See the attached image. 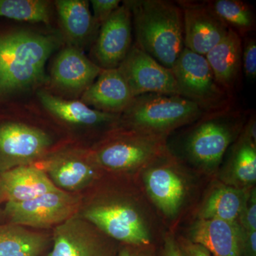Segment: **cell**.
I'll use <instances>...</instances> for the list:
<instances>
[{
  "label": "cell",
  "mask_w": 256,
  "mask_h": 256,
  "mask_svg": "<svg viewBox=\"0 0 256 256\" xmlns=\"http://www.w3.org/2000/svg\"><path fill=\"white\" fill-rule=\"evenodd\" d=\"M42 108L56 122L74 129L108 132L120 127V114H106L89 107L82 100L64 98L46 89H38Z\"/></svg>",
  "instance_id": "cell-14"
},
{
  "label": "cell",
  "mask_w": 256,
  "mask_h": 256,
  "mask_svg": "<svg viewBox=\"0 0 256 256\" xmlns=\"http://www.w3.org/2000/svg\"><path fill=\"white\" fill-rule=\"evenodd\" d=\"M46 232L16 224L0 225V256H41L50 246Z\"/></svg>",
  "instance_id": "cell-23"
},
{
  "label": "cell",
  "mask_w": 256,
  "mask_h": 256,
  "mask_svg": "<svg viewBox=\"0 0 256 256\" xmlns=\"http://www.w3.org/2000/svg\"><path fill=\"white\" fill-rule=\"evenodd\" d=\"M37 111L24 106L22 117L0 122V172L34 164L62 149L56 146L54 136L38 124L40 114L33 118Z\"/></svg>",
  "instance_id": "cell-6"
},
{
  "label": "cell",
  "mask_w": 256,
  "mask_h": 256,
  "mask_svg": "<svg viewBox=\"0 0 256 256\" xmlns=\"http://www.w3.org/2000/svg\"><path fill=\"white\" fill-rule=\"evenodd\" d=\"M50 9L46 0H0V18L18 22L50 24Z\"/></svg>",
  "instance_id": "cell-27"
},
{
  "label": "cell",
  "mask_w": 256,
  "mask_h": 256,
  "mask_svg": "<svg viewBox=\"0 0 256 256\" xmlns=\"http://www.w3.org/2000/svg\"><path fill=\"white\" fill-rule=\"evenodd\" d=\"M62 44L54 34L14 30L0 34V104L48 84L46 64Z\"/></svg>",
  "instance_id": "cell-1"
},
{
  "label": "cell",
  "mask_w": 256,
  "mask_h": 256,
  "mask_svg": "<svg viewBox=\"0 0 256 256\" xmlns=\"http://www.w3.org/2000/svg\"><path fill=\"white\" fill-rule=\"evenodd\" d=\"M2 202H4V200H3L1 192H0V204H1Z\"/></svg>",
  "instance_id": "cell-35"
},
{
  "label": "cell",
  "mask_w": 256,
  "mask_h": 256,
  "mask_svg": "<svg viewBox=\"0 0 256 256\" xmlns=\"http://www.w3.org/2000/svg\"><path fill=\"white\" fill-rule=\"evenodd\" d=\"M120 0H92V18L98 28H100L106 20L119 8Z\"/></svg>",
  "instance_id": "cell-29"
},
{
  "label": "cell",
  "mask_w": 256,
  "mask_h": 256,
  "mask_svg": "<svg viewBox=\"0 0 256 256\" xmlns=\"http://www.w3.org/2000/svg\"><path fill=\"white\" fill-rule=\"evenodd\" d=\"M62 191L79 193L98 180L101 170L88 148L64 146L36 162Z\"/></svg>",
  "instance_id": "cell-10"
},
{
  "label": "cell",
  "mask_w": 256,
  "mask_h": 256,
  "mask_svg": "<svg viewBox=\"0 0 256 256\" xmlns=\"http://www.w3.org/2000/svg\"><path fill=\"white\" fill-rule=\"evenodd\" d=\"M208 112L182 96L142 94L134 97L120 114V127L168 136L176 128L197 121Z\"/></svg>",
  "instance_id": "cell-5"
},
{
  "label": "cell",
  "mask_w": 256,
  "mask_h": 256,
  "mask_svg": "<svg viewBox=\"0 0 256 256\" xmlns=\"http://www.w3.org/2000/svg\"><path fill=\"white\" fill-rule=\"evenodd\" d=\"M136 44L158 63L171 69L184 45L182 10L166 0H128Z\"/></svg>",
  "instance_id": "cell-2"
},
{
  "label": "cell",
  "mask_w": 256,
  "mask_h": 256,
  "mask_svg": "<svg viewBox=\"0 0 256 256\" xmlns=\"http://www.w3.org/2000/svg\"><path fill=\"white\" fill-rule=\"evenodd\" d=\"M238 223L242 228L249 232L256 230V192L252 188L249 193L245 208L239 218Z\"/></svg>",
  "instance_id": "cell-30"
},
{
  "label": "cell",
  "mask_w": 256,
  "mask_h": 256,
  "mask_svg": "<svg viewBox=\"0 0 256 256\" xmlns=\"http://www.w3.org/2000/svg\"><path fill=\"white\" fill-rule=\"evenodd\" d=\"M242 37L229 28L226 36L205 55L217 84L228 94L242 70Z\"/></svg>",
  "instance_id": "cell-22"
},
{
  "label": "cell",
  "mask_w": 256,
  "mask_h": 256,
  "mask_svg": "<svg viewBox=\"0 0 256 256\" xmlns=\"http://www.w3.org/2000/svg\"><path fill=\"white\" fill-rule=\"evenodd\" d=\"M249 193L247 188L220 186L216 188L206 198L200 212V220H220L238 222Z\"/></svg>",
  "instance_id": "cell-24"
},
{
  "label": "cell",
  "mask_w": 256,
  "mask_h": 256,
  "mask_svg": "<svg viewBox=\"0 0 256 256\" xmlns=\"http://www.w3.org/2000/svg\"><path fill=\"white\" fill-rule=\"evenodd\" d=\"M166 137L119 127L88 149L101 171L126 174L144 169L164 154Z\"/></svg>",
  "instance_id": "cell-4"
},
{
  "label": "cell",
  "mask_w": 256,
  "mask_h": 256,
  "mask_svg": "<svg viewBox=\"0 0 256 256\" xmlns=\"http://www.w3.org/2000/svg\"><path fill=\"white\" fill-rule=\"evenodd\" d=\"M79 214L122 244L151 245L152 234L146 212L130 195L102 190L82 197Z\"/></svg>",
  "instance_id": "cell-3"
},
{
  "label": "cell",
  "mask_w": 256,
  "mask_h": 256,
  "mask_svg": "<svg viewBox=\"0 0 256 256\" xmlns=\"http://www.w3.org/2000/svg\"><path fill=\"white\" fill-rule=\"evenodd\" d=\"M102 70L82 50L66 45L55 57L48 84L64 98H80Z\"/></svg>",
  "instance_id": "cell-16"
},
{
  "label": "cell",
  "mask_w": 256,
  "mask_h": 256,
  "mask_svg": "<svg viewBox=\"0 0 256 256\" xmlns=\"http://www.w3.org/2000/svg\"><path fill=\"white\" fill-rule=\"evenodd\" d=\"M188 134L184 152L201 169H216L234 140L242 132L244 118L240 111L228 108L208 112Z\"/></svg>",
  "instance_id": "cell-7"
},
{
  "label": "cell",
  "mask_w": 256,
  "mask_h": 256,
  "mask_svg": "<svg viewBox=\"0 0 256 256\" xmlns=\"http://www.w3.org/2000/svg\"><path fill=\"white\" fill-rule=\"evenodd\" d=\"M118 69L134 97L146 94L180 96L171 70L158 63L136 43Z\"/></svg>",
  "instance_id": "cell-13"
},
{
  "label": "cell",
  "mask_w": 256,
  "mask_h": 256,
  "mask_svg": "<svg viewBox=\"0 0 256 256\" xmlns=\"http://www.w3.org/2000/svg\"><path fill=\"white\" fill-rule=\"evenodd\" d=\"M242 68L250 80L256 78V41L255 38H245L242 45Z\"/></svg>",
  "instance_id": "cell-28"
},
{
  "label": "cell",
  "mask_w": 256,
  "mask_h": 256,
  "mask_svg": "<svg viewBox=\"0 0 256 256\" xmlns=\"http://www.w3.org/2000/svg\"><path fill=\"white\" fill-rule=\"evenodd\" d=\"M132 23L126 2L101 25L90 53V60L102 70L118 68L132 47Z\"/></svg>",
  "instance_id": "cell-15"
},
{
  "label": "cell",
  "mask_w": 256,
  "mask_h": 256,
  "mask_svg": "<svg viewBox=\"0 0 256 256\" xmlns=\"http://www.w3.org/2000/svg\"><path fill=\"white\" fill-rule=\"evenodd\" d=\"M62 37L68 46L82 50L92 40L99 28L96 24L89 2L86 0H56L54 2Z\"/></svg>",
  "instance_id": "cell-21"
},
{
  "label": "cell",
  "mask_w": 256,
  "mask_h": 256,
  "mask_svg": "<svg viewBox=\"0 0 256 256\" xmlns=\"http://www.w3.org/2000/svg\"><path fill=\"white\" fill-rule=\"evenodd\" d=\"M82 200L80 194L57 188L28 201L6 202L3 213L8 223L36 230L54 228L78 213Z\"/></svg>",
  "instance_id": "cell-8"
},
{
  "label": "cell",
  "mask_w": 256,
  "mask_h": 256,
  "mask_svg": "<svg viewBox=\"0 0 256 256\" xmlns=\"http://www.w3.org/2000/svg\"><path fill=\"white\" fill-rule=\"evenodd\" d=\"M48 256H118V242L77 214L54 228Z\"/></svg>",
  "instance_id": "cell-11"
},
{
  "label": "cell",
  "mask_w": 256,
  "mask_h": 256,
  "mask_svg": "<svg viewBox=\"0 0 256 256\" xmlns=\"http://www.w3.org/2000/svg\"><path fill=\"white\" fill-rule=\"evenodd\" d=\"M57 188L37 163L0 172V192L5 203L28 201Z\"/></svg>",
  "instance_id": "cell-20"
},
{
  "label": "cell",
  "mask_w": 256,
  "mask_h": 256,
  "mask_svg": "<svg viewBox=\"0 0 256 256\" xmlns=\"http://www.w3.org/2000/svg\"><path fill=\"white\" fill-rule=\"evenodd\" d=\"M176 239L183 256H212L205 248L186 237L180 236Z\"/></svg>",
  "instance_id": "cell-31"
},
{
  "label": "cell",
  "mask_w": 256,
  "mask_h": 256,
  "mask_svg": "<svg viewBox=\"0 0 256 256\" xmlns=\"http://www.w3.org/2000/svg\"><path fill=\"white\" fill-rule=\"evenodd\" d=\"M170 70L180 96L207 112L226 108L230 96L217 84L205 56L184 48Z\"/></svg>",
  "instance_id": "cell-9"
},
{
  "label": "cell",
  "mask_w": 256,
  "mask_h": 256,
  "mask_svg": "<svg viewBox=\"0 0 256 256\" xmlns=\"http://www.w3.org/2000/svg\"><path fill=\"white\" fill-rule=\"evenodd\" d=\"M240 252L242 256H256V230L249 232L242 228Z\"/></svg>",
  "instance_id": "cell-33"
},
{
  "label": "cell",
  "mask_w": 256,
  "mask_h": 256,
  "mask_svg": "<svg viewBox=\"0 0 256 256\" xmlns=\"http://www.w3.org/2000/svg\"><path fill=\"white\" fill-rule=\"evenodd\" d=\"M242 233L238 222L198 218L192 225L188 238L205 248L212 256H242Z\"/></svg>",
  "instance_id": "cell-19"
},
{
  "label": "cell",
  "mask_w": 256,
  "mask_h": 256,
  "mask_svg": "<svg viewBox=\"0 0 256 256\" xmlns=\"http://www.w3.org/2000/svg\"><path fill=\"white\" fill-rule=\"evenodd\" d=\"M207 3L226 26L242 38L255 30V14L248 3L240 0H214Z\"/></svg>",
  "instance_id": "cell-26"
},
{
  "label": "cell",
  "mask_w": 256,
  "mask_h": 256,
  "mask_svg": "<svg viewBox=\"0 0 256 256\" xmlns=\"http://www.w3.org/2000/svg\"><path fill=\"white\" fill-rule=\"evenodd\" d=\"M134 98L118 69L102 70L79 100L106 114H121Z\"/></svg>",
  "instance_id": "cell-18"
},
{
  "label": "cell",
  "mask_w": 256,
  "mask_h": 256,
  "mask_svg": "<svg viewBox=\"0 0 256 256\" xmlns=\"http://www.w3.org/2000/svg\"><path fill=\"white\" fill-rule=\"evenodd\" d=\"M118 256H158L152 245L132 246L122 244Z\"/></svg>",
  "instance_id": "cell-32"
},
{
  "label": "cell",
  "mask_w": 256,
  "mask_h": 256,
  "mask_svg": "<svg viewBox=\"0 0 256 256\" xmlns=\"http://www.w3.org/2000/svg\"><path fill=\"white\" fill-rule=\"evenodd\" d=\"M182 10L184 48L205 56L226 36L229 28L208 3L180 1Z\"/></svg>",
  "instance_id": "cell-17"
},
{
  "label": "cell",
  "mask_w": 256,
  "mask_h": 256,
  "mask_svg": "<svg viewBox=\"0 0 256 256\" xmlns=\"http://www.w3.org/2000/svg\"><path fill=\"white\" fill-rule=\"evenodd\" d=\"M160 256H183L176 239L172 235L169 234L165 237Z\"/></svg>",
  "instance_id": "cell-34"
},
{
  "label": "cell",
  "mask_w": 256,
  "mask_h": 256,
  "mask_svg": "<svg viewBox=\"0 0 256 256\" xmlns=\"http://www.w3.org/2000/svg\"><path fill=\"white\" fill-rule=\"evenodd\" d=\"M256 140L242 128L229 164L232 180L242 188L256 182Z\"/></svg>",
  "instance_id": "cell-25"
},
{
  "label": "cell",
  "mask_w": 256,
  "mask_h": 256,
  "mask_svg": "<svg viewBox=\"0 0 256 256\" xmlns=\"http://www.w3.org/2000/svg\"><path fill=\"white\" fill-rule=\"evenodd\" d=\"M144 169L143 180L152 201L165 216L174 218L188 194V185L178 163L168 151Z\"/></svg>",
  "instance_id": "cell-12"
}]
</instances>
